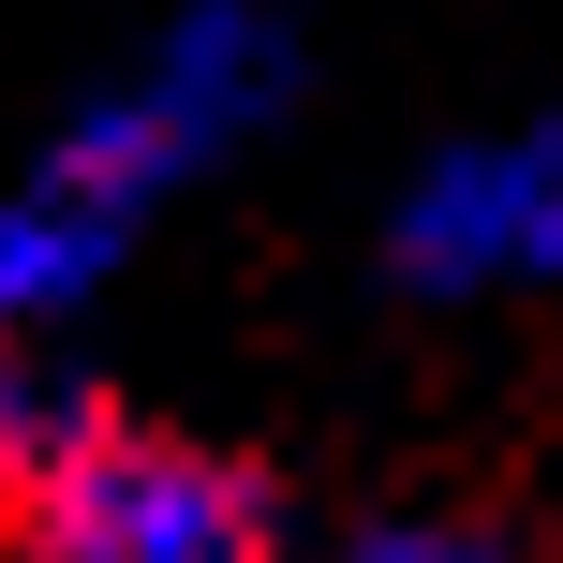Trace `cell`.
Masks as SVG:
<instances>
[{
	"label": "cell",
	"instance_id": "cell-1",
	"mask_svg": "<svg viewBox=\"0 0 563 563\" xmlns=\"http://www.w3.org/2000/svg\"><path fill=\"white\" fill-rule=\"evenodd\" d=\"M282 104H297V30H282L267 0H178L89 104L45 119V148H30L15 178H45V194L89 208L104 238H148L194 178H223Z\"/></svg>",
	"mask_w": 563,
	"mask_h": 563
},
{
	"label": "cell",
	"instance_id": "cell-2",
	"mask_svg": "<svg viewBox=\"0 0 563 563\" xmlns=\"http://www.w3.org/2000/svg\"><path fill=\"white\" fill-rule=\"evenodd\" d=\"M15 563H282V505L253 460L104 416L15 489Z\"/></svg>",
	"mask_w": 563,
	"mask_h": 563
},
{
	"label": "cell",
	"instance_id": "cell-3",
	"mask_svg": "<svg viewBox=\"0 0 563 563\" xmlns=\"http://www.w3.org/2000/svg\"><path fill=\"white\" fill-rule=\"evenodd\" d=\"M386 282L400 297H563V104L505 119V134H460L400 178L386 208Z\"/></svg>",
	"mask_w": 563,
	"mask_h": 563
},
{
	"label": "cell",
	"instance_id": "cell-4",
	"mask_svg": "<svg viewBox=\"0 0 563 563\" xmlns=\"http://www.w3.org/2000/svg\"><path fill=\"white\" fill-rule=\"evenodd\" d=\"M341 563H519V549L489 534V519H445V505H430V519H371Z\"/></svg>",
	"mask_w": 563,
	"mask_h": 563
}]
</instances>
